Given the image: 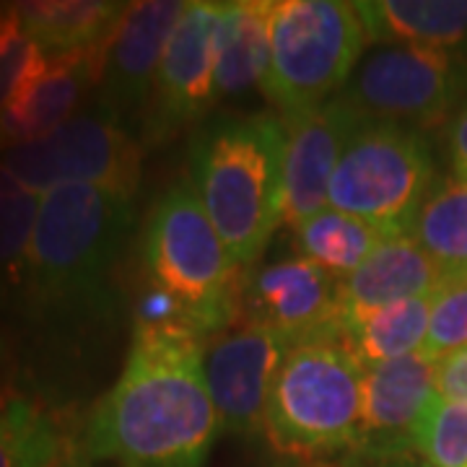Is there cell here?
<instances>
[{"label": "cell", "instance_id": "obj_10", "mask_svg": "<svg viewBox=\"0 0 467 467\" xmlns=\"http://www.w3.org/2000/svg\"><path fill=\"white\" fill-rule=\"evenodd\" d=\"M288 343L275 330L247 319L216 335L202 350V371L216 405L221 434L265 431L270 387Z\"/></svg>", "mask_w": 467, "mask_h": 467}, {"label": "cell", "instance_id": "obj_2", "mask_svg": "<svg viewBox=\"0 0 467 467\" xmlns=\"http://www.w3.org/2000/svg\"><path fill=\"white\" fill-rule=\"evenodd\" d=\"M284 149L273 115L223 117L192 143L190 182L236 267L257 263L284 223Z\"/></svg>", "mask_w": 467, "mask_h": 467}, {"label": "cell", "instance_id": "obj_12", "mask_svg": "<svg viewBox=\"0 0 467 467\" xmlns=\"http://www.w3.org/2000/svg\"><path fill=\"white\" fill-rule=\"evenodd\" d=\"M250 319L284 337L288 348L312 340H340L343 291L340 278L306 257L265 265L250 281Z\"/></svg>", "mask_w": 467, "mask_h": 467}, {"label": "cell", "instance_id": "obj_25", "mask_svg": "<svg viewBox=\"0 0 467 467\" xmlns=\"http://www.w3.org/2000/svg\"><path fill=\"white\" fill-rule=\"evenodd\" d=\"M42 198L26 190L0 161V270H18L26 263Z\"/></svg>", "mask_w": 467, "mask_h": 467}, {"label": "cell", "instance_id": "obj_4", "mask_svg": "<svg viewBox=\"0 0 467 467\" xmlns=\"http://www.w3.org/2000/svg\"><path fill=\"white\" fill-rule=\"evenodd\" d=\"M364 367L340 340L294 346L267 400L265 434L296 462H327L358 441Z\"/></svg>", "mask_w": 467, "mask_h": 467}, {"label": "cell", "instance_id": "obj_31", "mask_svg": "<svg viewBox=\"0 0 467 467\" xmlns=\"http://www.w3.org/2000/svg\"><path fill=\"white\" fill-rule=\"evenodd\" d=\"M8 389H0V416H3V410H5V402H8Z\"/></svg>", "mask_w": 467, "mask_h": 467}, {"label": "cell", "instance_id": "obj_14", "mask_svg": "<svg viewBox=\"0 0 467 467\" xmlns=\"http://www.w3.org/2000/svg\"><path fill=\"white\" fill-rule=\"evenodd\" d=\"M184 11L187 3L180 0H143L128 5L107 45L99 91V109L119 125L149 107L161 57Z\"/></svg>", "mask_w": 467, "mask_h": 467}, {"label": "cell", "instance_id": "obj_19", "mask_svg": "<svg viewBox=\"0 0 467 467\" xmlns=\"http://www.w3.org/2000/svg\"><path fill=\"white\" fill-rule=\"evenodd\" d=\"M21 29L45 55L104 47L130 3L109 0H34L14 3Z\"/></svg>", "mask_w": 467, "mask_h": 467}, {"label": "cell", "instance_id": "obj_9", "mask_svg": "<svg viewBox=\"0 0 467 467\" xmlns=\"http://www.w3.org/2000/svg\"><path fill=\"white\" fill-rule=\"evenodd\" d=\"M3 164L36 195L60 184H99L135 198L140 182V146L104 109L78 112L50 135L18 143Z\"/></svg>", "mask_w": 467, "mask_h": 467}, {"label": "cell", "instance_id": "obj_6", "mask_svg": "<svg viewBox=\"0 0 467 467\" xmlns=\"http://www.w3.org/2000/svg\"><path fill=\"white\" fill-rule=\"evenodd\" d=\"M367 42L356 3H273L265 97L285 117L330 101L350 78Z\"/></svg>", "mask_w": 467, "mask_h": 467}, {"label": "cell", "instance_id": "obj_28", "mask_svg": "<svg viewBox=\"0 0 467 467\" xmlns=\"http://www.w3.org/2000/svg\"><path fill=\"white\" fill-rule=\"evenodd\" d=\"M306 467H434L418 450L405 451H364L350 450L327 462H309Z\"/></svg>", "mask_w": 467, "mask_h": 467}, {"label": "cell", "instance_id": "obj_24", "mask_svg": "<svg viewBox=\"0 0 467 467\" xmlns=\"http://www.w3.org/2000/svg\"><path fill=\"white\" fill-rule=\"evenodd\" d=\"M63 426L42 405L8 395L0 416V467H66Z\"/></svg>", "mask_w": 467, "mask_h": 467}, {"label": "cell", "instance_id": "obj_13", "mask_svg": "<svg viewBox=\"0 0 467 467\" xmlns=\"http://www.w3.org/2000/svg\"><path fill=\"white\" fill-rule=\"evenodd\" d=\"M367 119L358 115L343 94L284 119V223L301 221L327 208L333 171L353 133Z\"/></svg>", "mask_w": 467, "mask_h": 467}, {"label": "cell", "instance_id": "obj_23", "mask_svg": "<svg viewBox=\"0 0 467 467\" xmlns=\"http://www.w3.org/2000/svg\"><path fill=\"white\" fill-rule=\"evenodd\" d=\"M382 239L384 236L374 226L335 208H325L296 226L301 257L340 281L348 278Z\"/></svg>", "mask_w": 467, "mask_h": 467}, {"label": "cell", "instance_id": "obj_18", "mask_svg": "<svg viewBox=\"0 0 467 467\" xmlns=\"http://www.w3.org/2000/svg\"><path fill=\"white\" fill-rule=\"evenodd\" d=\"M356 11L368 42L467 52V0H367Z\"/></svg>", "mask_w": 467, "mask_h": 467}, {"label": "cell", "instance_id": "obj_32", "mask_svg": "<svg viewBox=\"0 0 467 467\" xmlns=\"http://www.w3.org/2000/svg\"><path fill=\"white\" fill-rule=\"evenodd\" d=\"M3 361H5V346H3V337H0V368H3Z\"/></svg>", "mask_w": 467, "mask_h": 467}, {"label": "cell", "instance_id": "obj_21", "mask_svg": "<svg viewBox=\"0 0 467 467\" xmlns=\"http://www.w3.org/2000/svg\"><path fill=\"white\" fill-rule=\"evenodd\" d=\"M431 317V296L405 299L361 317L346 319L340 343L361 367H377L423 350Z\"/></svg>", "mask_w": 467, "mask_h": 467}, {"label": "cell", "instance_id": "obj_7", "mask_svg": "<svg viewBox=\"0 0 467 467\" xmlns=\"http://www.w3.org/2000/svg\"><path fill=\"white\" fill-rule=\"evenodd\" d=\"M434 182V153L420 130L367 119L335 167L327 208L361 218L382 236L410 234Z\"/></svg>", "mask_w": 467, "mask_h": 467}, {"label": "cell", "instance_id": "obj_27", "mask_svg": "<svg viewBox=\"0 0 467 467\" xmlns=\"http://www.w3.org/2000/svg\"><path fill=\"white\" fill-rule=\"evenodd\" d=\"M462 348H467V270L444 275L431 294V317L423 353L439 361Z\"/></svg>", "mask_w": 467, "mask_h": 467}, {"label": "cell", "instance_id": "obj_22", "mask_svg": "<svg viewBox=\"0 0 467 467\" xmlns=\"http://www.w3.org/2000/svg\"><path fill=\"white\" fill-rule=\"evenodd\" d=\"M410 236L450 273L467 270V180L436 177L418 211Z\"/></svg>", "mask_w": 467, "mask_h": 467}, {"label": "cell", "instance_id": "obj_17", "mask_svg": "<svg viewBox=\"0 0 467 467\" xmlns=\"http://www.w3.org/2000/svg\"><path fill=\"white\" fill-rule=\"evenodd\" d=\"M444 270L410 234L384 236L361 265L340 281L343 322L389 304L431 296Z\"/></svg>", "mask_w": 467, "mask_h": 467}, {"label": "cell", "instance_id": "obj_11", "mask_svg": "<svg viewBox=\"0 0 467 467\" xmlns=\"http://www.w3.org/2000/svg\"><path fill=\"white\" fill-rule=\"evenodd\" d=\"M218 24L221 3H187L153 81L146 140L156 143L202 117L218 99Z\"/></svg>", "mask_w": 467, "mask_h": 467}, {"label": "cell", "instance_id": "obj_29", "mask_svg": "<svg viewBox=\"0 0 467 467\" xmlns=\"http://www.w3.org/2000/svg\"><path fill=\"white\" fill-rule=\"evenodd\" d=\"M436 395L467 402V348L454 350L436 361Z\"/></svg>", "mask_w": 467, "mask_h": 467}, {"label": "cell", "instance_id": "obj_5", "mask_svg": "<svg viewBox=\"0 0 467 467\" xmlns=\"http://www.w3.org/2000/svg\"><path fill=\"white\" fill-rule=\"evenodd\" d=\"M143 263L150 284L182 304L201 337L232 325L242 301L236 265L192 182L169 187L153 205L143 236Z\"/></svg>", "mask_w": 467, "mask_h": 467}, {"label": "cell", "instance_id": "obj_3", "mask_svg": "<svg viewBox=\"0 0 467 467\" xmlns=\"http://www.w3.org/2000/svg\"><path fill=\"white\" fill-rule=\"evenodd\" d=\"M133 195L99 184H60L42 195L24 273L47 304L94 299L133 226Z\"/></svg>", "mask_w": 467, "mask_h": 467}, {"label": "cell", "instance_id": "obj_1", "mask_svg": "<svg viewBox=\"0 0 467 467\" xmlns=\"http://www.w3.org/2000/svg\"><path fill=\"white\" fill-rule=\"evenodd\" d=\"M202 350L190 330L135 327L122 377L86 418L84 457L119 467H205L221 423Z\"/></svg>", "mask_w": 467, "mask_h": 467}, {"label": "cell", "instance_id": "obj_30", "mask_svg": "<svg viewBox=\"0 0 467 467\" xmlns=\"http://www.w3.org/2000/svg\"><path fill=\"white\" fill-rule=\"evenodd\" d=\"M447 150H450L454 177L467 180V101L451 117L450 130H447Z\"/></svg>", "mask_w": 467, "mask_h": 467}, {"label": "cell", "instance_id": "obj_15", "mask_svg": "<svg viewBox=\"0 0 467 467\" xmlns=\"http://www.w3.org/2000/svg\"><path fill=\"white\" fill-rule=\"evenodd\" d=\"M436 398V361L423 350L364 367L361 429L353 450H416V431Z\"/></svg>", "mask_w": 467, "mask_h": 467}, {"label": "cell", "instance_id": "obj_26", "mask_svg": "<svg viewBox=\"0 0 467 467\" xmlns=\"http://www.w3.org/2000/svg\"><path fill=\"white\" fill-rule=\"evenodd\" d=\"M416 450L434 467H467V402L436 395L418 423Z\"/></svg>", "mask_w": 467, "mask_h": 467}, {"label": "cell", "instance_id": "obj_8", "mask_svg": "<svg viewBox=\"0 0 467 467\" xmlns=\"http://www.w3.org/2000/svg\"><path fill=\"white\" fill-rule=\"evenodd\" d=\"M467 55L410 45L368 52L343 99L371 122L436 125L465 104Z\"/></svg>", "mask_w": 467, "mask_h": 467}, {"label": "cell", "instance_id": "obj_20", "mask_svg": "<svg viewBox=\"0 0 467 467\" xmlns=\"http://www.w3.org/2000/svg\"><path fill=\"white\" fill-rule=\"evenodd\" d=\"M270 0L221 3L216 88L221 97H242L263 86L270 57Z\"/></svg>", "mask_w": 467, "mask_h": 467}, {"label": "cell", "instance_id": "obj_16", "mask_svg": "<svg viewBox=\"0 0 467 467\" xmlns=\"http://www.w3.org/2000/svg\"><path fill=\"white\" fill-rule=\"evenodd\" d=\"M109 45V42H107ZM104 47L67 55H47L42 70L0 112V149L45 138L67 122L84 97L101 84Z\"/></svg>", "mask_w": 467, "mask_h": 467}]
</instances>
